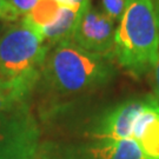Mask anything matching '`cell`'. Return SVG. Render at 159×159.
Masks as SVG:
<instances>
[{"label":"cell","instance_id":"11","mask_svg":"<svg viewBox=\"0 0 159 159\" xmlns=\"http://www.w3.org/2000/svg\"><path fill=\"white\" fill-rule=\"evenodd\" d=\"M61 6L57 0H38L33 8L24 16V20L35 29H41L54 20Z\"/></svg>","mask_w":159,"mask_h":159},{"label":"cell","instance_id":"15","mask_svg":"<svg viewBox=\"0 0 159 159\" xmlns=\"http://www.w3.org/2000/svg\"><path fill=\"white\" fill-rule=\"evenodd\" d=\"M156 2V8H157V13H158V19H159V0H154ZM153 80H154V92H156V99L159 102V56L157 64L153 68Z\"/></svg>","mask_w":159,"mask_h":159},{"label":"cell","instance_id":"12","mask_svg":"<svg viewBox=\"0 0 159 159\" xmlns=\"http://www.w3.org/2000/svg\"><path fill=\"white\" fill-rule=\"evenodd\" d=\"M127 0H102V11L111 19L119 20L126 7Z\"/></svg>","mask_w":159,"mask_h":159},{"label":"cell","instance_id":"9","mask_svg":"<svg viewBox=\"0 0 159 159\" xmlns=\"http://www.w3.org/2000/svg\"><path fill=\"white\" fill-rule=\"evenodd\" d=\"M86 159H146L133 139L92 140L84 148Z\"/></svg>","mask_w":159,"mask_h":159},{"label":"cell","instance_id":"10","mask_svg":"<svg viewBox=\"0 0 159 159\" xmlns=\"http://www.w3.org/2000/svg\"><path fill=\"white\" fill-rule=\"evenodd\" d=\"M80 11H74L68 7H60L57 17L50 25L38 29L40 35L47 46L51 48L53 45L65 39H71Z\"/></svg>","mask_w":159,"mask_h":159},{"label":"cell","instance_id":"8","mask_svg":"<svg viewBox=\"0 0 159 159\" xmlns=\"http://www.w3.org/2000/svg\"><path fill=\"white\" fill-rule=\"evenodd\" d=\"M136 140L146 159H159V106L144 111L133 126Z\"/></svg>","mask_w":159,"mask_h":159},{"label":"cell","instance_id":"16","mask_svg":"<svg viewBox=\"0 0 159 159\" xmlns=\"http://www.w3.org/2000/svg\"><path fill=\"white\" fill-rule=\"evenodd\" d=\"M57 1L63 7H68L74 11H80L87 0H57Z\"/></svg>","mask_w":159,"mask_h":159},{"label":"cell","instance_id":"13","mask_svg":"<svg viewBox=\"0 0 159 159\" xmlns=\"http://www.w3.org/2000/svg\"><path fill=\"white\" fill-rule=\"evenodd\" d=\"M19 16L20 13L7 0H0V20L13 21L17 20Z\"/></svg>","mask_w":159,"mask_h":159},{"label":"cell","instance_id":"4","mask_svg":"<svg viewBox=\"0 0 159 159\" xmlns=\"http://www.w3.org/2000/svg\"><path fill=\"white\" fill-rule=\"evenodd\" d=\"M40 130L29 104L0 114V159H34Z\"/></svg>","mask_w":159,"mask_h":159},{"label":"cell","instance_id":"5","mask_svg":"<svg viewBox=\"0 0 159 159\" xmlns=\"http://www.w3.org/2000/svg\"><path fill=\"white\" fill-rule=\"evenodd\" d=\"M114 20L87 0L80 10L71 40L83 50L112 59L114 57Z\"/></svg>","mask_w":159,"mask_h":159},{"label":"cell","instance_id":"14","mask_svg":"<svg viewBox=\"0 0 159 159\" xmlns=\"http://www.w3.org/2000/svg\"><path fill=\"white\" fill-rule=\"evenodd\" d=\"M20 14H26L33 8L38 0H7Z\"/></svg>","mask_w":159,"mask_h":159},{"label":"cell","instance_id":"6","mask_svg":"<svg viewBox=\"0 0 159 159\" xmlns=\"http://www.w3.org/2000/svg\"><path fill=\"white\" fill-rule=\"evenodd\" d=\"M158 106L159 102L153 96L138 97L120 102L96 123L90 132L92 140L132 139L138 117L148 108Z\"/></svg>","mask_w":159,"mask_h":159},{"label":"cell","instance_id":"7","mask_svg":"<svg viewBox=\"0 0 159 159\" xmlns=\"http://www.w3.org/2000/svg\"><path fill=\"white\" fill-rule=\"evenodd\" d=\"M40 71H34L14 78L0 77V114L27 104L30 96L40 83Z\"/></svg>","mask_w":159,"mask_h":159},{"label":"cell","instance_id":"1","mask_svg":"<svg viewBox=\"0 0 159 159\" xmlns=\"http://www.w3.org/2000/svg\"><path fill=\"white\" fill-rule=\"evenodd\" d=\"M40 73V81L50 91L70 97L107 85L116 68L110 58L90 53L65 39L50 48Z\"/></svg>","mask_w":159,"mask_h":159},{"label":"cell","instance_id":"3","mask_svg":"<svg viewBox=\"0 0 159 159\" xmlns=\"http://www.w3.org/2000/svg\"><path fill=\"white\" fill-rule=\"evenodd\" d=\"M50 51L38 29L21 20L0 34V77L18 75L41 71Z\"/></svg>","mask_w":159,"mask_h":159},{"label":"cell","instance_id":"2","mask_svg":"<svg viewBox=\"0 0 159 159\" xmlns=\"http://www.w3.org/2000/svg\"><path fill=\"white\" fill-rule=\"evenodd\" d=\"M159 56V19L154 0H127L114 33V57L134 78L153 71Z\"/></svg>","mask_w":159,"mask_h":159}]
</instances>
